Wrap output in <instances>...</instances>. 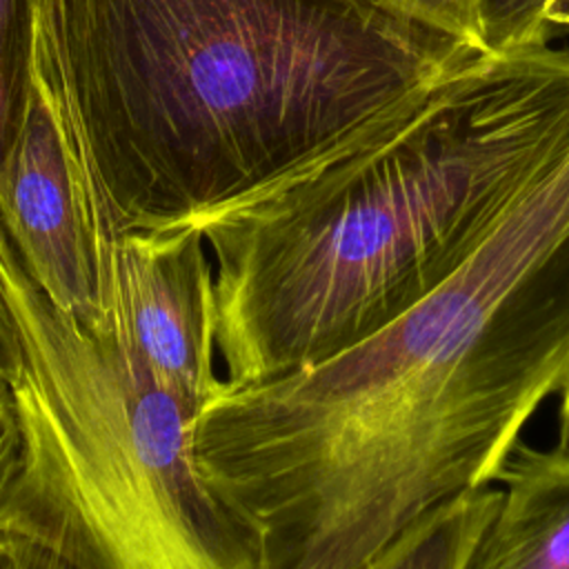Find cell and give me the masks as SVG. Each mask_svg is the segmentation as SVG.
<instances>
[{"label": "cell", "instance_id": "8fae6325", "mask_svg": "<svg viewBox=\"0 0 569 569\" xmlns=\"http://www.w3.org/2000/svg\"><path fill=\"white\" fill-rule=\"evenodd\" d=\"M11 569H89L58 529L31 505L16 527Z\"/></svg>", "mask_w": 569, "mask_h": 569}, {"label": "cell", "instance_id": "3957f363", "mask_svg": "<svg viewBox=\"0 0 569 569\" xmlns=\"http://www.w3.org/2000/svg\"><path fill=\"white\" fill-rule=\"evenodd\" d=\"M51 20L120 233L311 169L480 51L387 0H51Z\"/></svg>", "mask_w": 569, "mask_h": 569}, {"label": "cell", "instance_id": "4fadbf2b", "mask_svg": "<svg viewBox=\"0 0 569 569\" xmlns=\"http://www.w3.org/2000/svg\"><path fill=\"white\" fill-rule=\"evenodd\" d=\"M20 467V431L9 387L0 385V505L13 493Z\"/></svg>", "mask_w": 569, "mask_h": 569}, {"label": "cell", "instance_id": "2e32d148", "mask_svg": "<svg viewBox=\"0 0 569 569\" xmlns=\"http://www.w3.org/2000/svg\"><path fill=\"white\" fill-rule=\"evenodd\" d=\"M560 407H558V447L569 449V373L560 387Z\"/></svg>", "mask_w": 569, "mask_h": 569}, {"label": "cell", "instance_id": "7c38bea8", "mask_svg": "<svg viewBox=\"0 0 569 569\" xmlns=\"http://www.w3.org/2000/svg\"><path fill=\"white\" fill-rule=\"evenodd\" d=\"M387 2L480 49L471 0H387Z\"/></svg>", "mask_w": 569, "mask_h": 569}, {"label": "cell", "instance_id": "8992f818", "mask_svg": "<svg viewBox=\"0 0 569 569\" xmlns=\"http://www.w3.org/2000/svg\"><path fill=\"white\" fill-rule=\"evenodd\" d=\"M196 224L131 229L116 244L120 338L158 380L200 411L216 373L213 260Z\"/></svg>", "mask_w": 569, "mask_h": 569}, {"label": "cell", "instance_id": "7a4b0ae2", "mask_svg": "<svg viewBox=\"0 0 569 569\" xmlns=\"http://www.w3.org/2000/svg\"><path fill=\"white\" fill-rule=\"evenodd\" d=\"M569 140V51H476L311 169L189 224L227 385L380 331L440 287Z\"/></svg>", "mask_w": 569, "mask_h": 569}, {"label": "cell", "instance_id": "9a60e30c", "mask_svg": "<svg viewBox=\"0 0 569 569\" xmlns=\"http://www.w3.org/2000/svg\"><path fill=\"white\" fill-rule=\"evenodd\" d=\"M24 500L16 493L0 505V569H11L13 533L24 516Z\"/></svg>", "mask_w": 569, "mask_h": 569}, {"label": "cell", "instance_id": "5b68a950", "mask_svg": "<svg viewBox=\"0 0 569 569\" xmlns=\"http://www.w3.org/2000/svg\"><path fill=\"white\" fill-rule=\"evenodd\" d=\"M0 224L51 305L93 333L120 336L116 276L120 231L71 113L51 0L38 40L31 111L0 173Z\"/></svg>", "mask_w": 569, "mask_h": 569}, {"label": "cell", "instance_id": "5bb4252c", "mask_svg": "<svg viewBox=\"0 0 569 569\" xmlns=\"http://www.w3.org/2000/svg\"><path fill=\"white\" fill-rule=\"evenodd\" d=\"M22 365V347L16 331L13 316L7 307L2 284H0V385L11 387L18 378Z\"/></svg>", "mask_w": 569, "mask_h": 569}, {"label": "cell", "instance_id": "9c48e42d", "mask_svg": "<svg viewBox=\"0 0 569 569\" xmlns=\"http://www.w3.org/2000/svg\"><path fill=\"white\" fill-rule=\"evenodd\" d=\"M44 9L47 0H0V173L31 111Z\"/></svg>", "mask_w": 569, "mask_h": 569}, {"label": "cell", "instance_id": "277c9868", "mask_svg": "<svg viewBox=\"0 0 569 569\" xmlns=\"http://www.w3.org/2000/svg\"><path fill=\"white\" fill-rule=\"evenodd\" d=\"M0 284L22 347L9 387L18 487L89 569H258L207 482L198 411L131 345L93 333L31 280L0 224Z\"/></svg>", "mask_w": 569, "mask_h": 569}, {"label": "cell", "instance_id": "30bf717a", "mask_svg": "<svg viewBox=\"0 0 569 569\" xmlns=\"http://www.w3.org/2000/svg\"><path fill=\"white\" fill-rule=\"evenodd\" d=\"M478 47L489 53L549 44V33L569 27V0H471Z\"/></svg>", "mask_w": 569, "mask_h": 569}, {"label": "cell", "instance_id": "6da1fadb", "mask_svg": "<svg viewBox=\"0 0 569 569\" xmlns=\"http://www.w3.org/2000/svg\"><path fill=\"white\" fill-rule=\"evenodd\" d=\"M569 373V140L431 293L349 349L196 416L200 469L258 569H367L498 480Z\"/></svg>", "mask_w": 569, "mask_h": 569}, {"label": "cell", "instance_id": "52a82bcc", "mask_svg": "<svg viewBox=\"0 0 569 569\" xmlns=\"http://www.w3.org/2000/svg\"><path fill=\"white\" fill-rule=\"evenodd\" d=\"M500 502L465 569H569V449L518 442Z\"/></svg>", "mask_w": 569, "mask_h": 569}, {"label": "cell", "instance_id": "ba28073f", "mask_svg": "<svg viewBox=\"0 0 569 569\" xmlns=\"http://www.w3.org/2000/svg\"><path fill=\"white\" fill-rule=\"evenodd\" d=\"M498 502L500 489L489 487L445 500L409 525L367 569H465Z\"/></svg>", "mask_w": 569, "mask_h": 569}]
</instances>
